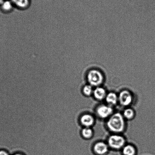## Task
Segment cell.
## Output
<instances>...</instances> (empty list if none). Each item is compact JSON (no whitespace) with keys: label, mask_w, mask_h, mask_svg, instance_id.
Returning <instances> with one entry per match:
<instances>
[{"label":"cell","mask_w":155,"mask_h":155,"mask_svg":"<svg viewBox=\"0 0 155 155\" xmlns=\"http://www.w3.org/2000/svg\"><path fill=\"white\" fill-rule=\"evenodd\" d=\"M106 124L108 130L112 134H121L126 129V120L121 113H114L107 119Z\"/></svg>","instance_id":"cell-1"},{"label":"cell","mask_w":155,"mask_h":155,"mask_svg":"<svg viewBox=\"0 0 155 155\" xmlns=\"http://www.w3.org/2000/svg\"><path fill=\"white\" fill-rule=\"evenodd\" d=\"M88 84L93 87L101 86L104 81V76L100 70L96 69L89 71L87 75Z\"/></svg>","instance_id":"cell-2"},{"label":"cell","mask_w":155,"mask_h":155,"mask_svg":"<svg viewBox=\"0 0 155 155\" xmlns=\"http://www.w3.org/2000/svg\"><path fill=\"white\" fill-rule=\"evenodd\" d=\"M109 148L118 150H122L126 145V140L121 134H112L108 137L107 141Z\"/></svg>","instance_id":"cell-3"},{"label":"cell","mask_w":155,"mask_h":155,"mask_svg":"<svg viewBox=\"0 0 155 155\" xmlns=\"http://www.w3.org/2000/svg\"><path fill=\"white\" fill-rule=\"evenodd\" d=\"M118 104L123 107H128L133 103L134 96L130 91L122 90L118 94Z\"/></svg>","instance_id":"cell-4"},{"label":"cell","mask_w":155,"mask_h":155,"mask_svg":"<svg viewBox=\"0 0 155 155\" xmlns=\"http://www.w3.org/2000/svg\"><path fill=\"white\" fill-rule=\"evenodd\" d=\"M96 115L101 119H108L114 113L113 107L107 104H101L95 110Z\"/></svg>","instance_id":"cell-5"},{"label":"cell","mask_w":155,"mask_h":155,"mask_svg":"<svg viewBox=\"0 0 155 155\" xmlns=\"http://www.w3.org/2000/svg\"><path fill=\"white\" fill-rule=\"evenodd\" d=\"M109 147L107 142L97 141L93 147V151L97 155H104L109 151Z\"/></svg>","instance_id":"cell-6"},{"label":"cell","mask_w":155,"mask_h":155,"mask_svg":"<svg viewBox=\"0 0 155 155\" xmlns=\"http://www.w3.org/2000/svg\"><path fill=\"white\" fill-rule=\"evenodd\" d=\"M79 120L81 125L85 127H92L96 121L94 117L89 114H83Z\"/></svg>","instance_id":"cell-7"},{"label":"cell","mask_w":155,"mask_h":155,"mask_svg":"<svg viewBox=\"0 0 155 155\" xmlns=\"http://www.w3.org/2000/svg\"><path fill=\"white\" fill-rule=\"evenodd\" d=\"M107 94L106 89L101 86L94 87L92 96L96 100L101 101L105 100Z\"/></svg>","instance_id":"cell-8"},{"label":"cell","mask_w":155,"mask_h":155,"mask_svg":"<svg viewBox=\"0 0 155 155\" xmlns=\"http://www.w3.org/2000/svg\"><path fill=\"white\" fill-rule=\"evenodd\" d=\"M105 100L107 104L113 107L118 104V94L114 92L107 93Z\"/></svg>","instance_id":"cell-9"},{"label":"cell","mask_w":155,"mask_h":155,"mask_svg":"<svg viewBox=\"0 0 155 155\" xmlns=\"http://www.w3.org/2000/svg\"><path fill=\"white\" fill-rule=\"evenodd\" d=\"M13 5L21 10L26 9L30 5L29 0H11Z\"/></svg>","instance_id":"cell-10"},{"label":"cell","mask_w":155,"mask_h":155,"mask_svg":"<svg viewBox=\"0 0 155 155\" xmlns=\"http://www.w3.org/2000/svg\"><path fill=\"white\" fill-rule=\"evenodd\" d=\"M122 114L126 120H133L135 116L134 110L132 108L129 107L125 108Z\"/></svg>","instance_id":"cell-11"},{"label":"cell","mask_w":155,"mask_h":155,"mask_svg":"<svg viewBox=\"0 0 155 155\" xmlns=\"http://www.w3.org/2000/svg\"><path fill=\"white\" fill-rule=\"evenodd\" d=\"M121 150L123 155H135L136 154V148L132 144H126Z\"/></svg>","instance_id":"cell-12"},{"label":"cell","mask_w":155,"mask_h":155,"mask_svg":"<svg viewBox=\"0 0 155 155\" xmlns=\"http://www.w3.org/2000/svg\"><path fill=\"white\" fill-rule=\"evenodd\" d=\"M81 137L86 140L90 139L93 136L94 132L91 127H84L81 131Z\"/></svg>","instance_id":"cell-13"},{"label":"cell","mask_w":155,"mask_h":155,"mask_svg":"<svg viewBox=\"0 0 155 155\" xmlns=\"http://www.w3.org/2000/svg\"><path fill=\"white\" fill-rule=\"evenodd\" d=\"M13 4L11 1H5L2 5L0 6L1 9L3 12L5 13L11 12L13 11Z\"/></svg>","instance_id":"cell-14"},{"label":"cell","mask_w":155,"mask_h":155,"mask_svg":"<svg viewBox=\"0 0 155 155\" xmlns=\"http://www.w3.org/2000/svg\"><path fill=\"white\" fill-rule=\"evenodd\" d=\"M94 87L89 84H87L84 86L82 88V94L86 97H89L92 96Z\"/></svg>","instance_id":"cell-15"},{"label":"cell","mask_w":155,"mask_h":155,"mask_svg":"<svg viewBox=\"0 0 155 155\" xmlns=\"http://www.w3.org/2000/svg\"><path fill=\"white\" fill-rule=\"evenodd\" d=\"M0 155H10L6 150H0Z\"/></svg>","instance_id":"cell-16"},{"label":"cell","mask_w":155,"mask_h":155,"mask_svg":"<svg viewBox=\"0 0 155 155\" xmlns=\"http://www.w3.org/2000/svg\"><path fill=\"white\" fill-rule=\"evenodd\" d=\"M4 1H5L4 0H0V6L2 5Z\"/></svg>","instance_id":"cell-17"},{"label":"cell","mask_w":155,"mask_h":155,"mask_svg":"<svg viewBox=\"0 0 155 155\" xmlns=\"http://www.w3.org/2000/svg\"><path fill=\"white\" fill-rule=\"evenodd\" d=\"M13 155H24L20 153H16L15 154H13Z\"/></svg>","instance_id":"cell-18"},{"label":"cell","mask_w":155,"mask_h":155,"mask_svg":"<svg viewBox=\"0 0 155 155\" xmlns=\"http://www.w3.org/2000/svg\"><path fill=\"white\" fill-rule=\"evenodd\" d=\"M44 40H45V39H44ZM44 40H43V41H44ZM43 42H42V43H43ZM36 53H37V52H36Z\"/></svg>","instance_id":"cell-19"}]
</instances>
